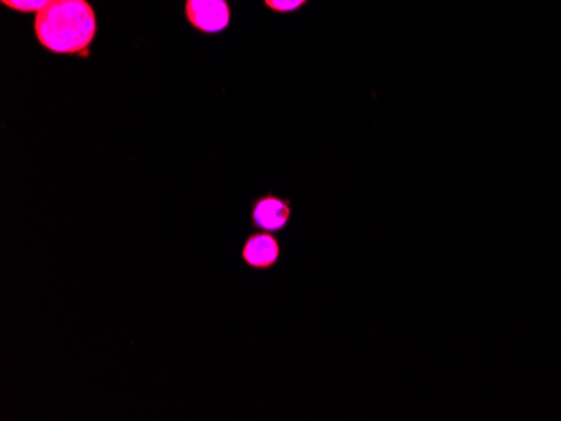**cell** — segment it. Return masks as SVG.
<instances>
[{"label": "cell", "mask_w": 561, "mask_h": 421, "mask_svg": "<svg viewBox=\"0 0 561 421\" xmlns=\"http://www.w3.org/2000/svg\"><path fill=\"white\" fill-rule=\"evenodd\" d=\"M283 249L276 235L266 231L251 232L242 244L241 259L248 269L264 270L274 269L279 264Z\"/></svg>", "instance_id": "4"}, {"label": "cell", "mask_w": 561, "mask_h": 421, "mask_svg": "<svg viewBox=\"0 0 561 421\" xmlns=\"http://www.w3.org/2000/svg\"><path fill=\"white\" fill-rule=\"evenodd\" d=\"M49 2L50 0H2L5 8L12 9V11L25 12V14H31V12L37 14Z\"/></svg>", "instance_id": "5"}, {"label": "cell", "mask_w": 561, "mask_h": 421, "mask_svg": "<svg viewBox=\"0 0 561 421\" xmlns=\"http://www.w3.org/2000/svg\"><path fill=\"white\" fill-rule=\"evenodd\" d=\"M185 15L198 33L219 34L231 24V8L227 0H187Z\"/></svg>", "instance_id": "3"}, {"label": "cell", "mask_w": 561, "mask_h": 421, "mask_svg": "<svg viewBox=\"0 0 561 421\" xmlns=\"http://www.w3.org/2000/svg\"><path fill=\"white\" fill-rule=\"evenodd\" d=\"M98 33L88 0H50L34 19L37 43L49 52L88 59Z\"/></svg>", "instance_id": "1"}, {"label": "cell", "mask_w": 561, "mask_h": 421, "mask_svg": "<svg viewBox=\"0 0 561 421\" xmlns=\"http://www.w3.org/2000/svg\"><path fill=\"white\" fill-rule=\"evenodd\" d=\"M293 207L288 198L266 194L257 197L251 207V225L271 234L286 231L291 224Z\"/></svg>", "instance_id": "2"}, {"label": "cell", "mask_w": 561, "mask_h": 421, "mask_svg": "<svg viewBox=\"0 0 561 421\" xmlns=\"http://www.w3.org/2000/svg\"><path fill=\"white\" fill-rule=\"evenodd\" d=\"M306 2H308V0H264V4H266L271 11L280 12V14L298 11Z\"/></svg>", "instance_id": "6"}]
</instances>
